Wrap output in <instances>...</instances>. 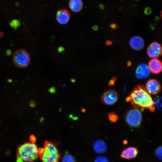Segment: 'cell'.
<instances>
[{
    "label": "cell",
    "mask_w": 162,
    "mask_h": 162,
    "mask_svg": "<svg viewBox=\"0 0 162 162\" xmlns=\"http://www.w3.org/2000/svg\"><path fill=\"white\" fill-rule=\"evenodd\" d=\"M148 67L151 72L158 74L160 73L162 70V64L160 60L157 58L151 59L148 62Z\"/></svg>",
    "instance_id": "obj_11"
},
{
    "label": "cell",
    "mask_w": 162,
    "mask_h": 162,
    "mask_svg": "<svg viewBox=\"0 0 162 162\" xmlns=\"http://www.w3.org/2000/svg\"><path fill=\"white\" fill-rule=\"evenodd\" d=\"M126 100L130 102L134 108L148 109L152 112L155 110L153 100L151 95L142 84L136 86L126 98Z\"/></svg>",
    "instance_id": "obj_1"
},
{
    "label": "cell",
    "mask_w": 162,
    "mask_h": 162,
    "mask_svg": "<svg viewBox=\"0 0 162 162\" xmlns=\"http://www.w3.org/2000/svg\"><path fill=\"white\" fill-rule=\"evenodd\" d=\"M10 25L12 27L16 29L20 25V21L16 19L12 20L10 23Z\"/></svg>",
    "instance_id": "obj_19"
},
{
    "label": "cell",
    "mask_w": 162,
    "mask_h": 162,
    "mask_svg": "<svg viewBox=\"0 0 162 162\" xmlns=\"http://www.w3.org/2000/svg\"><path fill=\"white\" fill-rule=\"evenodd\" d=\"M62 162H76L75 158L71 155L66 153L62 157Z\"/></svg>",
    "instance_id": "obj_16"
},
{
    "label": "cell",
    "mask_w": 162,
    "mask_h": 162,
    "mask_svg": "<svg viewBox=\"0 0 162 162\" xmlns=\"http://www.w3.org/2000/svg\"><path fill=\"white\" fill-rule=\"evenodd\" d=\"M81 111L83 112H85L86 111V110L84 108H82L81 110Z\"/></svg>",
    "instance_id": "obj_35"
},
{
    "label": "cell",
    "mask_w": 162,
    "mask_h": 162,
    "mask_svg": "<svg viewBox=\"0 0 162 162\" xmlns=\"http://www.w3.org/2000/svg\"><path fill=\"white\" fill-rule=\"evenodd\" d=\"M78 119V117L77 116H75L72 117V119L73 120H75Z\"/></svg>",
    "instance_id": "obj_33"
},
{
    "label": "cell",
    "mask_w": 162,
    "mask_h": 162,
    "mask_svg": "<svg viewBox=\"0 0 162 162\" xmlns=\"http://www.w3.org/2000/svg\"><path fill=\"white\" fill-rule=\"evenodd\" d=\"M110 27L113 29H116L118 27L116 24L115 23H112L110 25Z\"/></svg>",
    "instance_id": "obj_26"
},
{
    "label": "cell",
    "mask_w": 162,
    "mask_h": 162,
    "mask_svg": "<svg viewBox=\"0 0 162 162\" xmlns=\"http://www.w3.org/2000/svg\"><path fill=\"white\" fill-rule=\"evenodd\" d=\"M108 115L110 121L112 122H115L118 120V116L114 112H109Z\"/></svg>",
    "instance_id": "obj_18"
},
{
    "label": "cell",
    "mask_w": 162,
    "mask_h": 162,
    "mask_svg": "<svg viewBox=\"0 0 162 162\" xmlns=\"http://www.w3.org/2000/svg\"><path fill=\"white\" fill-rule=\"evenodd\" d=\"M112 44V42L110 40H107L106 42V46L111 45Z\"/></svg>",
    "instance_id": "obj_29"
},
{
    "label": "cell",
    "mask_w": 162,
    "mask_h": 162,
    "mask_svg": "<svg viewBox=\"0 0 162 162\" xmlns=\"http://www.w3.org/2000/svg\"><path fill=\"white\" fill-rule=\"evenodd\" d=\"M36 105V102L34 100H32L30 101L29 105L30 106L32 107H34Z\"/></svg>",
    "instance_id": "obj_27"
},
{
    "label": "cell",
    "mask_w": 162,
    "mask_h": 162,
    "mask_svg": "<svg viewBox=\"0 0 162 162\" xmlns=\"http://www.w3.org/2000/svg\"><path fill=\"white\" fill-rule=\"evenodd\" d=\"M161 98L160 97H157L153 100V106L155 108L159 110H161L162 108V104L161 103Z\"/></svg>",
    "instance_id": "obj_17"
},
{
    "label": "cell",
    "mask_w": 162,
    "mask_h": 162,
    "mask_svg": "<svg viewBox=\"0 0 162 162\" xmlns=\"http://www.w3.org/2000/svg\"><path fill=\"white\" fill-rule=\"evenodd\" d=\"M131 64V63L130 61H128L127 63V65L128 67L130 66Z\"/></svg>",
    "instance_id": "obj_31"
},
{
    "label": "cell",
    "mask_w": 162,
    "mask_h": 162,
    "mask_svg": "<svg viewBox=\"0 0 162 162\" xmlns=\"http://www.w3.org/2000/svg\"><path fill=\"white\" fill-rule=\"evenodd\" d=\"M101 99L104 104L109 106L112 105L118 100V94L115 90L109 89L105 91L103 94Z\"/></svg>",
    "instance_id": "obj_6"
},
{
    "label": "cell",
    "mask_w": 162,
    "mask_h": 162,
    "mask_svg": "<svg viewBox=\"0 0 162 162\" xmlns=\"http://www.w3.org/2000/svg\"><path fill=\"white\" fill-rule=\"evenodd\" d=\"M31 142L32 143H34L36 141V139L35 136L33 135H31L30 136L29 138Z\"/></svg>",
    "instance_id": "obj_23"
},
{
    "label": "cell",
    "mask_w": 162,
    "mask_h": 162,
    "mask_svg": "<svg viewBox=\"0 0 162 162\" xmlns=\"http://www.w3.org/2000/svg\"><path fill=\"white\" fill-rule=\"evenodd\" d=\"M138 152V151L136 148L129 147L122 152L121 154V157L128 159L133 158L136 157Z\"/></svg>",
    "instance_id": "obj_13"
},
{
    "label": "cell",
    "mask_w": 162,
    "mask_h": 162,
    "mask_svg": "<svg viewBox=\"0 0 162 162\" xmlns=\"http://www.w3.org/2000/svg\"><path fill=\"white\" fill-rule=\"evenodd\" d=\"M127 123L133 127L140 126L142 121V115L141 111L137 108L129 110L125 117Z\"/></svg>",
    "instance_id": "obj_5"
},
{
    "label": "cell",
    "mask_w": 162,
    "mask_h": 162,
    "mask_svg": "<svg viewBox=\"0 0 162 162\" xmlns=\"http://www.w3.org/2000/svg\"><path fill=\"white\" fill-rule=\"evenodd\" d=\"M64 48L62 47H60L58 48V51L59 52H63L64 50Z\"/></svg>",
    "instance_id": "obj_30"
},
{
    "label": "cell",
    "mask_w": 162,
    "mask_h": 162,
    "mask_svg": "<svg viewBox=\"0 0 162 162\" xmlns=\"http://www.w3.org/2000/svg\"><path fill=\"white\" fill-rule=\"evenodd\" d=\"M130 47L136 50H142L144 47L145 43L143 39L140 37L135 36L132 37L129 41Z\"/></svg>",
    "instance_id": "obj_12"
},
{
    "label": "cell",
    "mask_w": 162,
    "mask_h": 162,
    "mask_svg": "<svg viewBox=\"0 0 162 162\" xmlns=\"http://www.w3.org/2000/svg\"><path fill=\"white\" fill-rule=\"evenodd\" d=\"M162 50L161 45L156 42H152L147 49L148 56L153 58H157L162 54Z\"/></svg>",
    "instance_id": "obj_7"
},
{
    "label": "cell",
    "mask_w": 162,
    "mask_h": 162,
    "mask_svg": "<svg viewBox=\"0 0 162 162\" xmlns=\"http://www.w3.org/2000/svg\"><path fill=\"white\" fill-rule=\"evenodd\" d=\"M3 33L2 32H0V38H2L3 36Z\"/></svg>",
    "instance_id": "obj_34"
},
{
    "label": "cell",
    "mask_w": 162,
    "mask_h": 162,
    "mask_svg": "<svg viewBox=\"0 0 162 162\" xmlns=\"http://www.w3.org/2000/svg\"><path fill=\"white\" fill-rule=\"evenodd\" d=\"M14 64L19 68H25L29 64L30 58L27 52L24 49H20L15 52L13 57Z\"/></svg>",
    "instance_id": "obj_4"
},
{
    "label": "cell",
    "mask_w": 162,
    "mask_h": 162,
    "mask_svg": "<svg viewBox=\"0 0 162 162\" xmlns=\"http://www.w3.org/2000/svg\"><path fill=\"white\" fill-rule=\"evenodd\" d=\"M48 91L51 94L55 93L56 92V88L54 87H52L49 89Z\"/></svg>",
    "instance_id": "obj_25"
},
{
    "label": "cell",
    "mask_w": 162,
    "mask_h": 162,
    "mask_svg": "<svg viewBox=\"0 0 162 162\" xmlns=\"http://www.w3.org/2000/svg\"><path fill=\"white\" fill-rule=\"evenodd\" d=\"M73 117V116L72 114H70L69 115V117L71 118Z\"/></svg>",
    "instance_id": "obj_36"
},
{
    "label": "cell",
    "mask_w": 162,
    "mask_h": 162,
    "mask_svg": "<svg viewBox=\"0 0 162 162\" xmlns=\"http://www.w3.org/2000/svg\"><path fill=\"white\" fill-rule=\"evenodd\" d=\"M93 148L95 152L98 154L104 153L107 150L106 143L101 140L95 141L94 143Z\"/></svg>",
    "instance_id": "obj_14"
},
{
    "label": "cell",
    "mask_w": 162,
    "mask_h": 162,
    "mask_svg": "<svg viewBox=\"0 0 162 162\" xmlns=\"http://www.w3.org/2000/svg\"><path fill=\"white\" fill-rule=\"evenodd\" d=\"M98 28V26H94L93 27V29L95 30H97Z\"/></svg>",
    "instance_id": "obj_32"
},
{
    "label": "cell",
    "mask_w": 162,
    "mask_h": 162,
    "mask_svg": "<svg viewBox=\"0 0 162 162\" xmlns=\"http://www.w3.org/2000/svg\"><path fill=\"white\" fill-rule=\"evenodd\" d=\"M116 78L115 77H113L108 82V84L110 86H112L114 85V84L116 81Z\"/></svg>",
    "instance_id": "obj_24"
},
{
    "label": "cell",
    "mask_w": 162,
    "mask_h": 162,
    "mask_svg": "<svg viewBox=\"0 0 162 162\" xmlns=\"http://www.w3.org/2000/svg\"><path fill=\"white\" fill-rule=\"evenodd\" d=\"M150 74L151 71L148 65L144 63L139 64L135 71L136 77L140 79L146 78L150 76Z\"/></svg>",
    "instance_id": "obj_9"
},
{
    "label": "cell",
    "mask_w": 162,
    "mask_h": 162,
    "mask_svg": "<svg viewBox=\"0 0 162 162\" xmlns=\"http://www.w3.org/2000/svg\"><path fill=\"white\" fill-rule=\"evenodd\" d=\"M94 162H109L108 159L103 156H98L95 158Z\"/></svg>",
    "instance_id": "obj_20"
},
{
    "label": "cell",
    "mask_w": 162,
    "mask_h": 162,
    "mask_svg": "<svg viewBox=\"0 0 162 162\" xmlns=\"http://www.w3.org/2000/svg\"><path fill=\"white\" fill-rule=\"evenodd\" d=\"M44 151L40 156L42 162H58L60 155L56 146L51 142L46 141Z\"/></svg>",
    "instance_id": "obj_3"
},
{
    "label": "cell",
    "mask_w": 162,
    "mask_h": 162,
    "mask_svg": "<svg viewBox=\"0 0 162 162\" xmlns=\"http://www.w3.org/2000/svg\"><path fill=\"white\" fill-rule=\"evenodd\" d=\"M69 7L72 11L78 12L82 9L83 3L82 0H70Z\"/></svg>",
    "instance_id": "obj_15"
},
{
    "label": "cell",
    "mask_w": 162,
    "mask_h": 162,
    "mask_svg": "<svg viewBox=\"0 0 162 162\" xmlns=\"http://www.w3.org/2000/svg\"><path fill=\"white\" fill-rule=\"evenodd\" d=\"M70 12L65 9H61L57 11L56 18L57 21L59 23L65 24L70 20Z\"/></svg>",
    "instance_id": "obj_10"
},
{
    "label": "cell",
    "mask_w": 162,
    "mask_h": 162,
    "mask_svg": "<svg viewBox=\"0 0 162 162\" xmlns=\"http://www.w3.org/2000/svg\"><path fill=\"white\" fill-rule=\"evenodd\" d=\"M144 12L145 14L148 15L151 14L152 10L150 8L147 7L145 9Z\"/></svg>",
    "instance_id": "obj_22"
},
{
    "label": "cell",
    "mask_w": 162,
    "mask_h": 162,
    "mask_svg": "<svg viewBox=\"0 0 162 162\" xmlns=\"http://www.w3.org/2000/svg\"><path fill=\"white\" fill-rule=\"evenodd\" d=\"M162 147L160 146L156 149L155 154L156 156L160 160H162Z\"/></svg>",
    "instance_id": "obj_21"
},
{
    "label": "cell",
    "mask_w": 162,
    "mask_h": 162,
    "mask_svg": "<svg viewBox=\"0 0 162 162\" xmlns=\"http://www.w3.org/2000/svg\"><path fill=\"white\" fill-rule=\"evenodd\" d=\"M145 87L150 95L157 94L160 92L161 88L160 82L157 80L154 79L148 80L146 82Z\"/></svg>",
    "instance_id": "obj_8"
},
{
    "label": "cell",
    "mask_w": 162,
    "mask_h": 162,
    "mask_svg": "<svg viewBox=\"0 0 162 162\" xmlns=\"http://www.w3.org/2000/svg\"><path fill=\"white\" fill-rule=\"evenodd\" d=\"M0 123H1V122L0 121Z\"/></svg>",
    "instance_id": "obj_37"
},
{
    "label": "cell",
    "mask_w": 162,
    "mask_h": 162,
    "mask_svg": "<svg viewBox=\"0 0 162 162\" xmlns=\"http://www.w3.org/2000/svg\"><path fill=\"white\" fill-rule=\"evenodd\" d=\"M23 159L20 157L17 156V157L16 162H24Z\"/></svg>",
    "instance_id": "obj_28"
},
{
    "label": "cell",
    "mask_w": 162,
    "mask_h": 162,
    "mask_svg": "<svg viewBox=\"0 0 162 162\" xmlns=\"http://www.w3.org/2000/svg\"><path fill=\"white\" fill-rule=\"evenodd\" d=\"M17 153L18 156L26 162L33 161L40 156L37 146L34 143L31 142L25 143L20 146Z\"/></svg>",
    "instance_id": "obj_2"
}]
</instances>
